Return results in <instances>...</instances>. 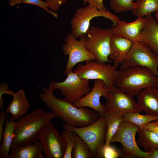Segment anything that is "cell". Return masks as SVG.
I'll list each match as a JSON object with an SVG mask.
<instances>
[{
  "mask_svg": "<svg viewBox=\"0 0 158 158\" xmlns=\"http://www.w3.org/2000/svg\"><path fill=\"white\" fill-rule=\"evenodd\" d=\"M38 86L42 91L40 92L41 100L63 120L65 124L73 127H82L93 123L98 119L97 113L87 107H76L64 98L59 99L55 97L53 93L54 90L49 87Z\"/></svg>",
  "mask_w": 158,
  "mask_h": 158,
  "instance_id": "cell-1",
  "label": "cell"
},
{
  "mask_svg": "<svg viewBox=\"0 0 158 158\" xmlns=\"http://www.w3.org/2000/svg\"><path fill=\"white\" fill-rule=\"evenodd\" d=\"M58 117L53 111L46 112L41 108L21 116L15 121L16 126L11 148L35 143L38 140L41 130L49 121Z\"/></svg>",
  "mask_w": 158,
  "mask_h": 158,
  "instance_id": "cell-2",
  "label": "cell"
},
{
  "mask_svg": "<svg viewBox=\"0 0 158 158\" xmlns=\"http://www.w3.org/2000/svg\"><path fill=\"white\" fill-rule=\"evenodd\" d=\"M158 80V77L148 68L133 66L118 70L114 85L133 97L147 87L155 86Z\"/></svg>",
  "mask_w": 158,
  "mask_h": 158,
  "instance_id": "cell-3",
  "label": "cell"
},
{
  "mask_svg": "<svg viewBox=\"0 0 158 158\" xmlns=\"http://www.w3.org/2000/svg\"><path fill=\"white\" fill-rule=\"evenodd\" d=\"M63 129L73 131L80 136L89 146L92 157L102 158L107 132V124L104 116H99L95 122L85 126L74 127L65 123Z\"/></svg>",
  "mask_w": 158,
  "mask_h": 158,
  "instance_id": "cell-4",
  "label": "cell"
},
{
  "mask_svg": "<svg viewBox=\"0 0 158 158\" xmlns=\"http://www.w3.org/2000/svg\"><path fill=\"white\" fill-rule=\"evenodd\" d=\"M98 17L109 19L113 23V26H115L120 20L117 16L109 10L100 11L88 4L85 7L79 8L75 12L70 22L71 33L77 39L86 36L91 20Z\"/></svg>",
  "mask_w": 158,
  "mask_h": 158,
  "instance_id": "cell-5",
  "label": "cell"
},
{
  "mask_svg": "<svg viewBox=\"0 0 158 158\" xmlns=\"http://www.w3.org/2000/svg\"><path fill=\"white\" fill-rule=\"evenodd\" d=\"M117 66L91 60L86 61L84 64H79L73 71L82 79L101 80L109 89L114 85L118 72Z\"/></svg>",
  "mask_w": 158,
  "mask_h": 158,
  "instance_id": "cell-6",
  "label": "cell"
},
{
  "mask_svg": "<svg viewBox=\"0 0 158 158\" xmlns=\"http://www.w3.org/2000/svg\"><path fill=\"white\" fill-rule=\"evenodd\" d=\"M113 35L110 29L92 26L88 30L85 36V47L94 55L97 62L106 63L111 61L109 57L110 39Z\"/></svg>",
  "mask_w": 158,
  "mask_h": 158,
  "instance_id": "cell-7",
  "label": "cell"
},
{
  "mask_svg": "<svg viewBox=\"0 0 158 158\" xmlns=\"http://www.w3.org/2000/svg\"><path fill=\"white\" fill-rule=\"evenodd\" d=\"M133 66L147 68L158 77V56L145 43L135 42L122 62L120 70Z\"/></svg>",
  "mask_w": 158,
  "mask_h": 158,
  "instance_id": "cell-8",
  "label": "cell"
},
{
  "mask_svg": "<svg viewBox=\"0 0 158 158\" xmlns=\"http://www.w3.org/2000/svg\"><path fill=\"white\" fill-rule=\"evenodd\" d=\"M66 79L63 82L51 81L49 87L54 90L58 89L64 99L71 102L77 101L87 94L91 90L89 80L80 78L70 69L65 74Z\"/></svg>",
  "mask_w": 158,
  "mask_h": 158,
  "instance_id": "cell-9",
  "label": "cell"
},
{
  "mask_svg": "<svg viewBox=\"0 0 158 158\" xmlns=\"http://www.w3.org/2000/svg\"><path fill=\"white\" fill-rule=\"evenodd\" d=\"M139 127L133 123L123 120L116 133L111 138L110 143L120 142L124 152L139 158H150L152 151L141 150L135 140V135Z\"/></svg>",
  "mask_w": 158,
  "mask_h": 158,
  "instance_id": "cell-10",
  "label": "cell"
},
{
  "mask_svg": "<svg viewBox=\"0 0 158 158\" xmlns=\"http://www.w3.org/2000/svg\"><path fill=\"white\" fill-rule=\"evenodd\" d=\"M38 140L47 158H63L66 147L64 138L54 127L50 120L41 130Z\"/></svg>",
  "mask_w": 158,
  "mask_h": 158,
  "instance_id": "cell-11",
  "label": "cell"
},
{
  "mask_svg": "<svg viewBox=\"0 0 158 158\" xmlns=\"http://www.w3.org/2000/svg\"><path fill=\"white\" fill-rule=\"evenodd\" d=\"M85 36L78 40L71 33L68 34L65 36L64 39L65 44L62 46V49L63 54L68 56V59L64 73V75L78 63L96 60L94 55L86 48Z\"/></svg>",
  "mask_w": 158,
  "mask_h": 158,
  "instance_id": "cell-12",
  "label": "cell"
},
{
  "mask_svg": "<svg viewBox=\"0 0 158 158\" xmlns=\"http://www.w3.org/2000/svg\"><path fill=\"white\" fill-rule=\"evenodd\" d=\"M133 97L114 85L109 89L107 95L105 98L106 112L122 115L129 112H141L136 103L133 99Z\"/></svg>",
  "mask_w": 158,
  "mask_h": 158,
  "instance_id": "cell-13",
  "label": "cell"
},
{
  "mask_svg": "<svg viewBox=\"0 0 158 158\" xmlns=\"http://www.w3.org/2000/svg\"><path fill=\"white\" fill-rule=\"evenodd\" d=\"M109 89L107 88L104 82L100 80H94L92 90L87 95L73 103L77 107H90L98 113L99 116H104L106 112L105 105L100 102V98L107 97Z\"/></svg>",
  "mask_w": 158,
  "mask_h": 158,
  "instance_id": "cell-14",
  "label": "cell"
},
{
  "mask_svg": "<svg viewBox=\"0 0 158 158\" xmlns=\"http://www.w3.org/2000/svg\"><path fill=\"white\" fill-rule=\"evenodd\" d=\"M145 18L138 17L135 21L129 23L120 20L115 26L111 28L114 35L129 39L134 43L139 41L142 30L146 23Z\"/></svg>",
  "mask_w": 158,
  "mask_h": 158,
  "instance_id": "cell-15",
  "label": "cell"
},
{
  "mask_svg": "<svg viewBox=\"0 0 158 158\" xmlns=\"http://www.w3.org/2000/svg\"><path fill=\"white\" fill-rule=\"evenodd\" d=\"M139 110L146 114L158 116V88L150 86L143 89L137 95Z\"/></svg>",
  "mask_w": 158,
  "mask_h": 158,
  "instance_id": "cell-16",
  "label": "cell"
},
{
  "mask_svg": "<svg viewBox=\"0 0 158 158\" xmlns=\"http://www.w3.org/2000/svg\"><path fill=\"white\" fill-rule=\"evenodd\" d=\"M134 43L127 38L113 35L110 41L109 57L118 66L122 62Z\"/></svg>",
  "mask_w": 158,
  "mask_h": 158,
  "instance_id": "cell-17",
  "label": "cell"
},
{
  "mask_svg": "<svg viewBox=\"0 0 158 158\" xmlns=\"http://www.w3.org/2000/svg\"><path fill=\"white\" fill-rule=\"evenodd\" d=\"M145 18L146 23L141 31L139 41L147 44L158 56V23L151 14Z\"/></svg>",
  "mask_w": 158,
  "mask_h": 158,
  "instance_id": "cell-18",
  "label": "cell"
},
{
  "mask_svg": "<svg viewBox=\"0 0 158 158\" xmlns=\"http://www.w3.org/2000/svg\"><path fill=\"white\" fill-rule=\"evenodd\" d=\"M13 96V98L8 105L6 111L16 120L25 115L30 108V105L23 89L14 93Z\"/></svg>",
  "mask_w": 158,
  "mask_h": 158,
  "instance_id": "cell-19",
  "label": "cell"
},
{
  "mask_svg": "<svg viewBox=\"0 0 158 158\" xmlns=\"http://www.w3.org/2000/svg\"><path fill=\"white\" fill-rule=\"evenodd\" d=\"M8 158H44L42 152L43 149L37 140L33 144L23 146H15L11 148Z\"/></svg>",
  "mask_w": 158,
  "mask_h": 158,
  "instance_id": "cell-20",
  "label": "cell"
},
{
  "mask_svg": "<svg viewBox=\"0 0 158 158\" xmlns=\"http://www.w3.org/2000/svg\"><path fill=\"white\" fill-rule=\"evenodd\" d=\"M3 139L0 146V158H8L13 140L16 122L12 117L6 118Z\"/></svg>",
  "mask_w": 158,
  "mask_h": 158,
  "instance_id": "cell-21",
  "label": "cell"
},
{
  "mask_svg": "<svg viewBox=\"0 0 158 158\" xmlns=\"http://www.w3.org/2000/svg\"><path fill=\"white\" fill-rule=\"evenodd\" d=\"M137 141L146 152L158 150V133L153 131L143 128H139Z\"/></svg>",
  "mask_w": 158,
  "mask_h": 158,
  "instance_id": "cell-22",
  "label": "cell"
},
{
  "mask_svg": "<svg viewBox=\"0 0 158 158\" xmlns=\"http://www.w3.org/2000/svg\"><path fill=\"white\" fill-rule=\"evenodd\" d=\"M107 124V132L104 147L110 145L111 138L117 131L119 125L123 120V116L106 112L104 115Z\"/></svg>",
  "mask_w": 158,
  "mask_h": 158,
  "instance_id": "cell-23",
  "label": "cell"
},
{
  "mask_svg": "<svg viewBox=\"0 0 158 158\" xmlns=\"http://www.w3.org/2000/svg\"><path fill=\"white\" fill-rule=\"evenodd\" d=\"M137 7L132 11L137 17H142L158 11V0H137Z\"/></svg>",
  "mask_w": 158,
  "mask_h": 158,
  "instance_id": "cell-24",
  "label": "cell"
},
{
  "mask_svg": "<svg viewBox=\"0 0 158 158\" xmlns=\"http://www.w3.org/2000/svg\"><path fill=\"white\" fill-rule=\"evenodd\" d=\"M123 120L134 123L139 128H142L146 124L154 121L158 120V116L148 115H143L136 112H129L123 115Z\"/></svg>",
  "mask_w": 158,
  "mask_h": 158,
  "instance_id": "cell-25",
  "label": "cell"
},
{
  "mask_svg": "<svg viewBox=\"0 0 158 158\" xmlns=\"http://www.w3.org/2000/svg\"><path fill=\"white\" fill-rule=\"evenodd\" d=\"M75 138V143L72 151V157L92 158L90 150L86 143L76 134Z\"/></svg>",
  "mask_w": 158,
  "mask_h": 158,
  "instance_id": "cell-26",
  "label": "cell"
},
{
  "mask_svg": "<svg viewBox=\"0 0 158 158\" xmlns=\"http://www.w3.org/2000/svg\"><path fill=\"white\" fill-rule=\"evenodd\" d=\"M137 0H110V7L115 13H118L130 10H133L137 6Z\"/></svg>",
  "mask_w": 158,
  "mask_h": 158,
  "instance_id": "cell-27",
  "label": "cell"
},
{
  "mask_svg": "<svg viewBox=\"0 0 158 158\" xmlns=\"http://www.w3.org/2000/svg\"><path fill=\"white\" fill-rule=\"evenodd\" d=\"M61 135L66 143V149L63 158H72V151L75 143L76 134L73 131L64 130L62 132Z\"/></svg>",
  "mask_w": 158,
  "mask_h": 158,
  "instance_id": "cell-28",
  "label": "cell"
},
{
  "mask_svg": "<svg viewBox=\"0 0 158 158\" xmlns=\"http://www.w3.org/2000/svg\"><path fill=\"white\" fill-rule=\"evenodd\" d=\"M23 3L33 4L40 7L56 18H58V14L55 11L49 10L48 5L45 1L42 0H25Z\"/></svg>",
  "mask_w": 158,
  "mask_h": 158,
  "instance_id": "cell-29",
  "label": "cell"
},
{
  "mask_svg": "<svg viewBox=\"0 0 158 158\" xmlns=\"http://www.w3.org/2000/svg\"><path fill=\"white\" fill-rule=\"evenodd\" d=\"M102 155V158H117L119 157V152L114 147L109 145L108 147H104Z\"/></svg>",
  "mask_w": 158,
  "mask_h": 158,
  "instance_id": "cell-30",
  "label": "cell"
},
{
  "mask_svg": "<svg viewBox=\"0 0 158 158\" xmlns=\"http://www.w3.org/2000/svg\"><path fill=\"white\" fill-rule=\"evenodd\" d=\"M14 93L13 90H9V86L5 83H2L0 85V107L2 110L4 109V99L3 95L4 94L11 95L13 96Z\"/></svg>",
  "mask_w": 158,
  "mask_h": 158,
  "instance_id": "cell-31",
  "label": "cell"
},
{
  "mask_svg": "<svg viewBox=\"0 0 158 158\" xmlns=\"http://www.w3.org/2000/svg\"><path fill=\"white\" fill-rule=\"evenodd\" d=\"M68 0H46L49 8L55 11H58L61 5L65 3Z\"/></svg>",
  "mask_w": 158,
  "mask_h": 158,
  "instance_id": "cell-32",
  "label": "cell"
},
{
  "mask_svg": "<svg viewBox=\"0 0 158 158\" xmlns=\"http://www.w3.org/2000/svg\"><path fill=\"white\" fill-rule=\"evenodd\" d=\"M87 2L99 11H104L107 10L103 4V0H85L84 4Z\"/></svg>",
  "mask_w": 158,
  "mask_h": 158,
  "instance_id": "cell-33",
  "label": "cell"
},
{
  "mask_svg": "<svg viewBox=\"0 0 158 158\" xmlns=\"http://www.w3.org/2000/svg\"><path fill=\"white\" fill-rule=\"evenodd\" d=\"M9 113L6 111H2L0 112V144H1L3 139L4 130L3 126L6 116Z\"/></svg>",
  "mask_w": 158,
  "mask_h": 158,
  "instance_id": "cell-34",
  "label": "cell"
},
{
  "mask_svg": "<svg viewBox=\"0 0 158 158\" xmlns=\"http://www.w3.org/2000/svg\"><path fill=\"white\" fill-rule=\"evenodd\" d=\"M142 128L153 131L158 133V120L152 121L146 124Z\"/></svg>",
  "mask_w": 158,
  "mask_h": 158,
  "instance_id": "cell-35",
  "label": "cell"
},
{
  "mask_svg": "<svg viewBox=\"0 0 158 158\" xmlns=\"http://www.w3.org/2000/svg\"><path fill=\"white\" fill-rule=\"evenodd\" d=\"M119 157L122 158H131L134 157L133 155L128 154L123 151L122 148H120L118 150Z\"/></svg>",
  "mask_w": 158,
  "mask_h": 158,
  "instance_id": "cell-36",
  "label": "cell"
},
{
  "mask_svg": "<svg viewBox=\"0 0 158 158\" xmlns=\"http://www.w3.org/2000/svg\"><path fill=\"white\" fill-rule=\"evenodd\" d=\"M25 0H9V4L11 6H14L16 5L20 4Z\"/></svg>",
  "mask_w": 158,
  "mask_h": 158,
  "instance_id": "cell-37",
  "label": "cell"
},
{
  "mask_svg": "<svg viewBox=\"0 0 158 158\" xmlns=\"http://www.w3.org/2000/svg\"><path fill=\"white\" fill-rule=\"evenodd\" d=\"M150 158H158V150H152Z\"/></svg>",
  "mask_w": 158,
  "mask_h": 158,
  "instance_id": "cell-38",
  "label": "cell"
},
{
  "mask_svg": "<svg viewBox=\"0 0 158 158\" xmlns=\"http://www.w3.org/2000/svg\"><path fill=\"white\" fill-rule=\"evenodd\" d=\"M155 17L156 20L158 23V11L155 13Z\"/></svg>",
  "mask_w": 158,
  "mask_h": 158,
  "instance_id": "cell-39",
  "label": "cell"
},
{
  "mask_svg": "<svg viewBox=\"0 0 158 158\" xmlns=\"http://www.w3.org/2000/svg\"><path fill=\"white\" fill-rule=\"evenodd\" d=\"M155 87H156L158 88V80Z\"/></svg>",
  "mask_w": 158,
  "mask_h": 158,
  "instance_id": "cell-40",
  "label": "cell"
},
{
  "mask_svg": "<svg viewBox=\"0 0 158 158\" xmlns=\"http://www.w3.org/2000/svg\"><path fill=\"white\" fill-rule=\"evenodd\" d=\"M83 2H84V3L85 2V0H83Z\"/></svg>",
  "mask_w": 158,
  "mask_h": 158,
  "instance_id": "cell-41",
  "label": "cell"
},
{
  "mask_svg": "<svg viewBox=\"0 0 158 158\" xmlns=\"http://www.w3.org/2000/svg\"></svg>",
  "mask_w": 158,
  "mask_h": 158,
  "instance_id": "cell-42",
  "label": "cell"
}]
</instances>
